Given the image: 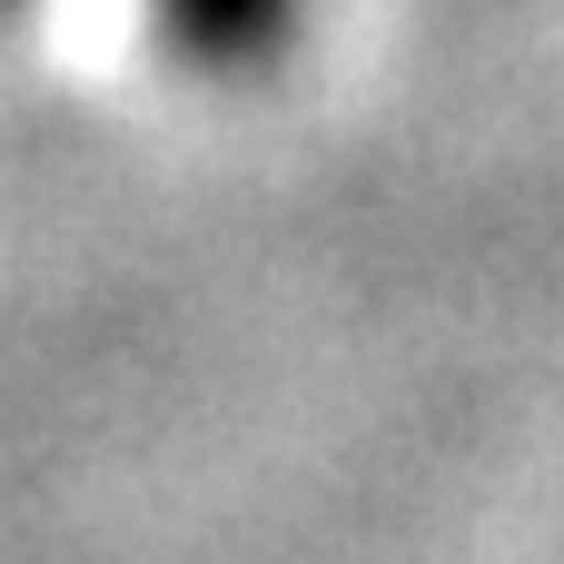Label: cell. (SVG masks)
Returning a JSON list of instances; mask_svg holds the SVG:
<instances>
[{
    "label": "cell",
    "mask_w": 564,
    "mask_h": 564,
    "mask_svg": "<svg viewBox=\"0 0 564 564\" xmlns=\"http://www.w3.org/2000/svg\"><path fill=\"white\" fill-rule=\"evenodd\" d=\"M159 10H169V30L188 50H258L288 20V0H159Z\"/></svg>",
    "instance_id": "cell-1"
}]
</instances>
